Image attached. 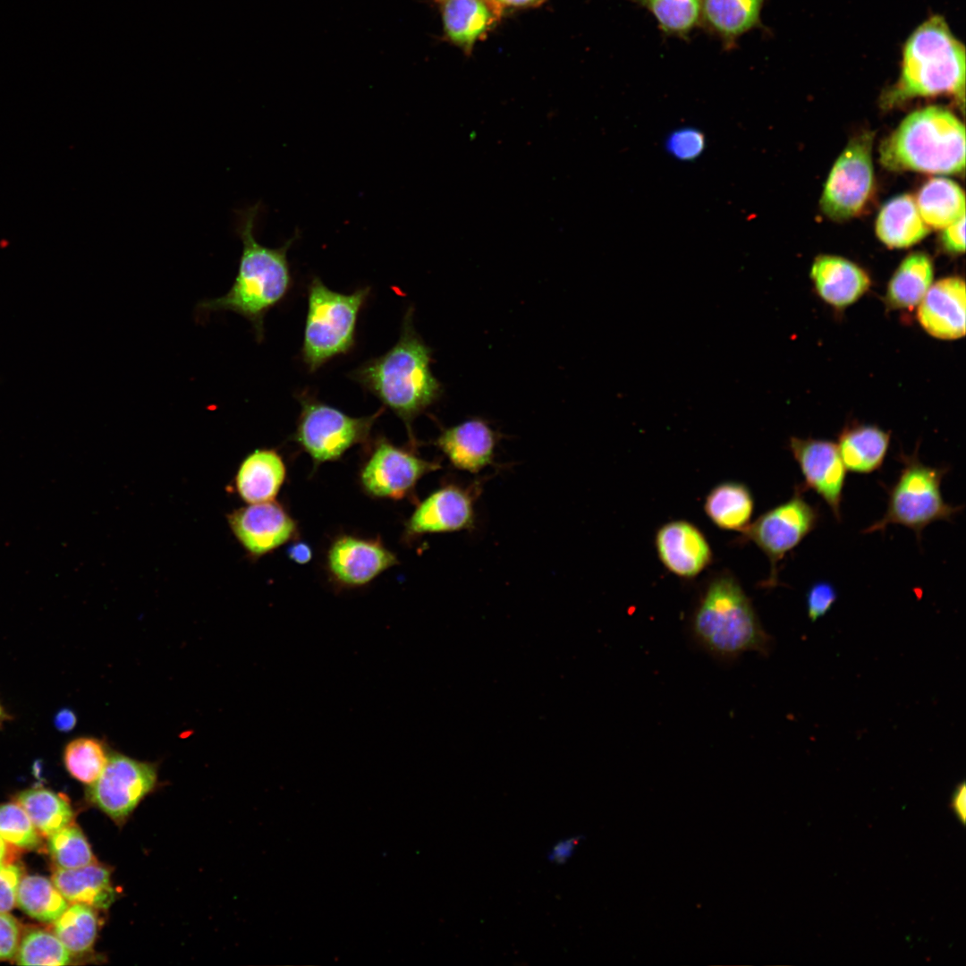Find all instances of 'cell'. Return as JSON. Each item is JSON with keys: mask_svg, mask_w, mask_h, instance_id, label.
<instances>
[{"mask_svg": "<svg viewBox=\"0 0 966 966\" xmlns=\"http://www.w3.org/2000/svg\"><path fill=\"white\" fill-rule=\"evenodd\" d=\"M439 469V462L423 459L413 450L379 437L360 470V482L371 496L400 500L413 492L421 478Z\"/></svg>", "mask_w": 966, "mask_h": 966, "instance_id": "obj_12", "label": "cell"}, {"mask_svg": "<svg viewBox=\"0 0 966 966\" xmlns=\"http://www.w3.org/2000/svg\"><path fill=\"white\" fill-rule=\"evenodd\" d=\"M919 445L911 454L900 452L896 459L902 469L894 483L884 486L887 505L882 518L863 530V533L884 531L891 524L904 526L914 531L920 541L924 529L938 521L952 522L963 507L946 503L941 491L948 466L934 467L921 462Z\"/></svg>", "mask_w": 966, "mask_h": 966, "instance_id": "obj_6", "label": "cell"}, {"mask_svg": "<svg viewBox=\"0 0 966 966\" xmlns=\"http://www.w3.org/2000/svg\"><path fill=\"white\" fill-rule=\"evenodd\" d=\"M655 547L664 567L684 580L697 577L713 561L711 547L703 532L684 520L660 526L655 535Z\"/></svg>", "mask_w": 966, "mask_h": 966, "instance_id": "obj_17", "label": "cell"}, {"mask_svg": "<svg viewBox=\"0 0 966 966\" xmlns=\"http://www.w3.org/2000/svg\"><path fill=\"white\" fill-rule=\"evenodd\" d=\"M668 37L687 39L700 23L701 0H635Z\"/></svg>", "mask_w": 966, "mask_h": 966, "instance_id": "obj_33", "label": "cell"}, {"mask_svg": "<svg viewBox=\"0 0 966 966\" xmlns=\"http://www.w3.org/2000/svg\"><path fill=\"white\" fill-rule=\"evenodd\" d=\"M47 846L58 868L75 869L96 862L86 836L76 826L70 824L49 835Z\"/></svg>", "mask_w": 966, "mask_h": 966, "instance_id": "obj_36", "label": "cell"}, {"mask_svg": "<svg viewBox=\"0 0 966 966\" xmlns=\"http://www.w3.org/2000/svg\"><path fill=\"white\" fill-rule=\"evenodd\" d=\"M766 0H701L700 23L725 50L736 47L741 37L760 28Z\"/></svg>", "mask_w": 966, "mask_h": 966, "instance_id": "obj_21", "label": "cell"}, {"mask_svg": "<svg viewBox=\"0 0 966 966\" xmlns=\"http://www.w3.org/2000/svg\"><path fill=\"white\" fill-rule=\"evenodd\" d=\"M796 485L792 496L767 510L741 531V542H751L767 557L769 576L763 587L778 585V564L813 531L820 520L818 506L808 502Z\"/></svg>", "mask_w": 966, "mask_h": 966, "instance_id": "obj_9", "label": "cell"}, {"mask_svg": "<svg viewBox=\"0 0 966 966\" xmlns=\"http://www.w3.org/2000/svg\"><path fill=\"white\" fill-rule=\"evenodd\" d=\"M872 140L870 132L856 136L834 164L820 200L822 211L831 219L854 216L869 199L874 182Z\"/></svg>", "mask_w": 966, "mask_h": 966, "instance_id": "obj_10", "label": "cell"}, {"mask_svg": "<svg viewBox=\"0 0 966 966\" xmlns=\"http://www.w3.org/2000/svg\"><path fill=\"white\" fill-rule=\"evenodd\" d=\"M703 508L708 518L717 528L742 531L750 523L754 498L745 484L724 481L708 492Z\"/></svg>", "mask_w": 966, "mask_h": 966, "instance_id": "obj_27", "label": "cell"}, {"mask_svg": "<svg viewBox=\"0 0 966 966\" xmlns=\"http://www.w3.org/2000/svg\"><path fill=\"white\" fill-rule=\"evenodd\" d=\"M965 216L943 229L942 243L945 250L953 254L965 250Z\"/></svg>", "mask_w": 966, "mask_h": 966, "instance_id": "obj_42", "label": "cell"}, {"mask_svg": "<svg viewBox=\"0 0 966 966\" xmlns=\"http://www.w3.org/2000/svg\"><path fill=\"white\" fill-rule=\"evenodd\" d=\"M16 903L27 915L43 922H54L69 906L53 881L38 875L21 878Z\"/></svg>", "mask_w": 966, "mask_h": 966, "instance_id": "obj_31", "label": "cell"}, {"mask_svg": "<svg viewBox=\"0 0 966 966\" xmlns=\"http://www.w3.org/2000/svg\"><path fill=\"white\" fill-rule=\"evenodd\" d=\"M231 530L254 557L264 555L296 537L297 522L275 500L249 504L228 514Z\"/></svg>", "mask_w": 966, "mask_h": 966, "instance_id": "obj_16", "label": "cell"}, {"mask_svg": "<svg viewBox=\"0 0 966 966\" xmlns=\"http://www.w3.org/2000/svg\"><path fill=\"white\" fill-rule=\"evenodd\" d=\"M965 784L962 783L956 788L953 796V808L963 822L965 819Z\"/></svg>", "mask_w": 966, "mask_h": 966, "instance_id": "obj_46", "label": "cell"}, {"mask_svg": "<svg viewBox=\"0 0 966 966\" xmlns=\"http://www.w3.org/2000/svg\"><path fill=\"white\" fill-rule=\"evenodd\" d=\"M326 568L337 587L353 589L372 581L399 561L379 538H336L326 554Z\"/></svg>", "mask_w": 966, "mask_h": 966, "instance_id": "obj_14", "label": "cell"}, {"mask_svg": "<svg viewBox=\"0 0 966 966\" xmlns=\"http://www.w3.org/2000/svg\"><path fill=\"white\" fill-rule=\"evenodd\" d=\"M298 400L301 410L292 440L310 456L314 466L337 461L352 446L367 444L375 421L384 411L354 418L305 393Z\"/></svg>", "mask_w": 966, "mask_h": 966, "instance_id": "obj_8", "label": "cell"}, {"mask_svg": "<svg viewBox=\"0 0 966 966\" xmlns=\"http://www.w3.org/2000/svg\"><path fill=\"white\" fill-rule=\"evenodd\" d=\"M667 153L680 161H693L706 148L704 133L695 127H681L671 131L665 140Z\"/></svg>", "mask_w": 966, "mask_h": 966, "instance_id": "obj_38", "label": "cell"}, {"mask_svg": "<svg viewBox=\"0 0 966 966\" xmlns=\"http://www.w3.org/2000/svg\"><path fill=\"white\" fill-rule=\"evenodd\" d=\"M287 556L298 564H306L311 560L313 552L308 543L294 541L287 548Z\"/></svg>", "mask_w": 966, "mask_h": 966, "instance_id": "obj_44", "label": "cell"}, {"mask_svg": "<svg viewBox=\"0 0 966 966\" xmlns=\"http://www.w3.org/2000/svg\"><path fill=\"white\" fill-rule=\"evenodd\" d=\"M411 311L404 316L396 343L360 365L351 377L404 422L414 445L411 422L440 397L442 386L431 371L432 351L413 327Z\"/></svg>", "mask_w": 966, "mask_h": 966, "instance_id": "obj_2", "label": "cell"}, {"mask_svg": "<svg viewBox=\"0 0 966 966\" xmlns=\"http://www.w3.org/2000/svg\"><path fill=\"white\" fill-rule=\"evenodd\" d=\"M55 724L60 731H70L76 724V716L72 711L63 709L56 715Z\"/></svg>", "mask_w": 966, "mask_h": 966, "instance_id": "obj_45", "label": "cell"}, {"mask_svg": "<svg viewBox=\"0 0 966 966\" xmlns=\"http://www.w3.org/2000/svg\"><path fill=\"white\" fill-rule=\"evenodd\" d=\"M0 836L21 849H35L40 844L38 830L19 803L0 805Z\"/></svg>", "mask_w": 966, "mask_h": 966, "instance_id": "obj_37", "label": "cell"}, {"mask_svg": "<svg viewBox=\"0 0 966 966\" xmlns=\"http://www.w3.org/2000/svg\"><path fill=\"white\" fill-rule=\"evenodd\" d=\"M476 494L472 486L449 483L438 487L417 505L405 523L406 535L414 538L472 530Z\"/></svg>", "mask_w": 966, "mask_h": 966, "instance_id": "obj_15", "label": "cell"}, {"mask_svg": "<svg viewBox=\"0 0 966 966\" xmlns=\"http://www.w3.org/2000/svg\"><path fill=\"white\" fill-rule=\"evenodd\" d=\"M98 930L95 908L72 903L54 921V934L71 954H84L93 947Z\"/></svg>", "mask_w": 966, "mask_h": 966, "instance_id": "obj_32", "label": "cell"}, {"mask_svg": "<svg viewBox=\"0 0 966 966\" xmlns=\"http://www.w3.org/2000/svg\"><path fill=\"white\" fill-rule=\"evenodd\" d=\"M915 201L921 218L931 228L944 229L965 216L964 192L956 182L946 178L927 182Z\"/></svg>", "mask_w": 966, "mask_h": 966, "instance_id": "obj_29", "label": "cell"}, {"mask_svg": "<svg viewBox=\"0 0 966 966\" xmlns=\"http://www.w3.org/2000/svg\"><path fill=\"white\" fill-rule=\"evenodd\" d=\"M52 881L67 902L72 903L107 909L114 901L111 870L97 861L75 869L58 868L52 876Z\"/></svg>", "mask_w": 966, "mask_h": 966, "instance_id": "obj_23", "label": "cell"}, {"mask_svg": "<svg viewBox=\"0 0 966 966\" xmlns=\"http://www.w3.org/2000/svg\"><path fill=\"white\" fill-rule=\"evenodd\" d=\"M286 478L283 457L274 449H256L241 462L235 488L247 504L275 500Z\"/></svg>", "mask_w": 966, "mask_h": 966, "instance_id": "obj_22", "label": "cell"}, {"mask_svg": "<svg viewBox=\"0 0 966 966\" xmlns=\"http://www.w3.org/2000/svg\"><path fill=\"white\" fill-rule=\"evenodd\" d=\"M3 716H4V709H3L2 706L0 705V720L3 718Z\"/></svg>", "mask_w": 966, "mask_h": 966, "instance_id": "obj_49", "label": "cell"}, {"mask_svg": "<svg viewBox=\"0 0 966 966\" xmlns=\"http://www.w3.org/2000/svg\"><path fill=\"white\" fill-rule=\"evenodd\" d=\"M20 944V928L14 918L0 912V960L16 955Z\"/></svg>", "mask_w": 966, "mask_h": 966, "instance_id": "obj_41", "label": "cell"}, {"mask_svg": "<svg viewBox=\"0 0 966 966\" xmlns=\"http://www.w3.org/2000/svg\"><path fill=\"white\" fill-rule=\"evenodd\" d=\"M789 449L803 477L802 488L816 492L828 505L835 520L841 521L847 470L837 445L826 439L792 436Z\"/></svg>", "mask_w": 966, "mask_h": 966, "instance_id": "obj_13", "label": "cell"}, {"mask_svg": "<svg viewBox=\"0 0 966 966\" xmlns=\"http://www.w3.org/2000/svg\"><path fill=\"white\" fill-rule=\"evenodd\" d=\"M889 444V432L875 425L854 424L841 432L836 445L847 471L869 474L883 466Z\"/></svg>", "mask_w": 966, "mask_h": 966, "instance_id": "obj_24", "label": "cell"}, {"mask_svg": "<svg viewBox=\"0 0 966 966\" xmlns=\"http://www.w3.org/2000/svg\"><path fill=\"white\" fill-rule=\"evenodd\" d=\"M369 292L362 287L346 294L329 289L318 277L310 281L301 352L310 372L352 349L358 317Z\"/></svg>", "mask_w": 966, "mask_h": 966, "instance_id": "obj_7", "label": "cell"}, {"mask_svg": "<svg viewBox=\"0 0 966 966\" xmlns=\"http://www.w3.org/2000/svg\"><path fill=\"white\" fill-rule=\"evenodd\" d=\"M934 267L924 252L908 255L891 277L886 301L892 309H911L919 305L932 284Z\"/></svg>", "mask_w": 966, "mask_h": 966, "instance_id": "obj_28", "label": "cell"}, {"mask_svg": "<svg viewBox=\"0 0 966 966\" xmlns=\"http://www.w3.org/2000/svg\"><path fill=\"white\" fill-rule=\"evenodd\" d=\"M16 961L21 965H65L71 962V953L55 934L33 929L21 940Z\"/></svg>", "mask_w": 966, "mask_h": 966, "instance_id": "obj_35", "label": "cell"}, {"mask_svg": "<svg viewBox=\"0 0 966 966\" xmlns=\"http://www.w3.org/2000/svg\"><path fill=\"white\" fill-rule=\"evenodd\" d=\"M441 14L445 38L466 52L491 29L496 16L487 0H442Z\"/></svg>", "mask_w": 966, "mask_h": 966, "instance_id": "obj_25", "label": "cell"}, {"mask_svg": "<svg viewBox=\"0 0 966 966\" xmlns=\"http://www.w3.org/2000/svg\"><path fill=\"white\" fill-rule=\"evenodd\" d=\"M157 782L155 764L112 752L99 777L89 785V798L116 824H123Z\"/></svg>", "mask_w": 966, "mask_h": 966, "instance_id": "obj_11", "label": "cell"}, {"mask_svg": "<svg viewBox=\"0 0 966 966\" xmlns=\"http://www.w3.org/2000/svg\"><path fill=\"white\" fill-rule=\"evenodd\" d=\"M690 631L703 650L732 661L746 652L767 656L773 639L764 630L750 598L730 572L703 584L690 616Z\"/></svg>", "mask_w": 966, "mask_h": 966, "instance_id": "obj_3", "label": "cell"}, {"mask_svg": "<svg viewBox=\"0 0 966 966\" xmlns=\"http://www.w3.org/2000/svg\"><path fill=\"white\" fill-rule=\"evenodd\" d=\"M109 753L106 743L94 737H79L67 743L64 762L68 773L77 781L90 785L103 772Z\"/></svg>", "mask_w": 966, "mask_h": 966, "instance_id": "obj_34", "label": "cell"}, {"mask_svg": "<svg viewBox=\"0 0 966 966\" xmlns=\"http://www.w3.org/2000/svg\"><path fill=\"white\" fill-rule=\"evenodd\" d=\"M583 839L584 836L576 835L559 841L547 853V860L552 863L564 864L572 856L575 848Z\"/></svg>", "mask_w": 966, "mask_h": 966, "instance_id": "obj_43", "label": "cell"}, {"mask_svg": "<svg viewBox=\"0 0 966 966\" xmlns=\"http://www.w3.org/2000/svg\"><path fill=\"white\" fill-rule=\"evenodd\" d=\"M917 318L932 336L945 340L965 335V283L958 276L931 284L919 303Z\"/></svg>", "mask_w": 966, "mask_h": 966, "instance_id": "obj_19", "label": "cell"}, {"mask_svg": "<svg viewBox=\"0 0 966 966\" xmlns=\"http://www.w3.org/2000/svg\"><path fill=\"white\" fill-rule=\"evenodd\" d=\"M8 855V848L6 842L0 836V864L6 862Z\"/></svg>", "mask_w": 966, "mask_h": 966, "instance_id": "obj_48", "label": "cell"}, {"mask_svg": "<svg viewBox=\"0 0 966 966\" xmlns=\"http://www.w3.org/2000/svg\"><path fill=\"white\" fill-rule=\"evenodd\" d=\"M838 594L835 586L826 580L813 583L806 593L808 616L816 622L824 616L833 606Z\"/></svg>", "mask_w": 966, "mask_h": 966, "instance_id": "obj_39", "label": "cell"}, {"mask_svg": "<svg viewBox=\"0 0 966 966\" xmlns=\"http://www.w3.org/2000/svg\"><path fill=\"white\" fill-rule=\"evenodd\" d=\"M498 436L480 418L444 428L435 445L456 470L476 474L492 465Z\"/></svg>", "mask_w": 966, "mask_h": 966, "instance_id": "obj_18", "label": "cell"}, {"mask_svg": "<svg viewBox=\"0 0 966 966\" xmlns=\"http://www.w3.org/2000/svg\"><path fill=\"white\" fill-rule=\"evenodd\" d=\"M260 203L236 211V233L242 243L237 275L223 296L202 300L196 306L199 320L213 312L232 311L252 326L257 340L264 338L267 313L280 303L292 286L287 252L297 235L279 248L260 244L255 229Z\"/></svg>", "mask_w": 966, "mask_h": 966, "instance_id": "obj_1", "label": "cell"}, {"mask_svg": "<svg viewBox=\"0 0 966 966\" xmlns=\"http://www.w3.org/2000/svg\"><path fill=\"white\" fill-rule=\"evenodd\" d=\"M498 5L513 7V8H524L534 7L541 4L545 0H492Z\"/></svg>", "mask_w": 966, "mask_h": 966, "instance_id": "obj_47", "label": "cell"}, {"mask_svg": "<svg viewBox=\"0 0 966 966\" xmlns=\"http://www.w3.org/2000/svg\"><path fill=\"white\" fill-rule=\"evenodd\" d=\"M21 878L22 871L19 865L7 862L0 864V912L7 913L14 907Z\"/></svg>", "mask_w": 966, "mask_h": 966, "instance_id": "obj_40", "label": "cell"}, {"mask_svg": "<svg viewBox=\"0 0 966 966\" xmlns=\"http://www.w3.org/2000/svg\"><path fill=\"white\" fill-rule=\"evenodd\" d=\"M38 833L51 835L71 824L73 811L64 796L45 788H32L16 798Z\"/></svg>", "mask_w": 966, "mask_h": 966, "instance_id": "obj_30", "label": "cell"}, {"mask_svg": "<svg viewBox=\"0 0 966 966\" xmlns=\"http://www.w3.org/2000/svg\"><path fill=\"white\" fill-rule=\"evenodd\" d=\"M964 45L941 15L919 25L905 41L900 76L885 94L889 106L917 97L948 95L964 104Z\"/></svg>", "mask_w": 966, "mask_h": 966, "instance_id": "obj_4", "label": "cell"}, {"mask_svg": "<svg viewBox=\"0 0 966 966\" xmlns=\"http://www.w3.org/2000/svg\"><path fill=\"white\" fill-rule=\"evenodd\" d=\"M810 278L818 294L835 308H844L858 301L869 288L868 274L853 262L837 256L815 258Z\"/></svg>", "mask_w": 966, "mask_h": 966, "instance_id": "obj_20", "label": "cell"}, {"mask_svg": "<svg viewBox=\"0 0 966 966\" xmlns=\"http://www.w3.org/2000/svg\"><path fill=\"white\" fill-rule=\"evenodd\" d=\"M880 161L893 171L952 174L965 166L964 124L949 110L927 106L906 116L880 147Z\"/></svg>", "mask_w": 966, "mask_h": 966, "instance_id": "obj_5", "label": "cell"}, {"mask_svg": "<svg viewBox=\"0 0 966 966\" xmlns=\"http://www.w3.org/2000/svg\"><path fill=\"white\" fill-rule=\"evenodd\" d=\"M878 239L888 248L910 247L929 233L921 218L915 199L908 194L899 195L881 208L876 222Z\"/></svg>", "mask_w": 966, "mask_h": 966, "instance_id": "obj_26", "label": "cell"}]
</instances>
